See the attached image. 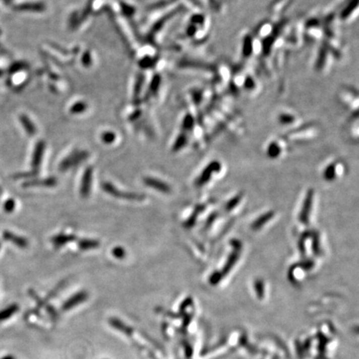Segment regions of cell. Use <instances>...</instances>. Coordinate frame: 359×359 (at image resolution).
I'll return each mask as SVG.
<instances>
[{
  "label": "cell",
  "mask_w": 359,
  "mask_h": 359,
  "mask_svg": "<svg viewBox=\"0 0 359 359\" xmlns=\"http://www.w3.org/2000/svg\"><path fill=\"white\" fill-rule=\"evenodd\" d=\"M102 188L105 192L110 196H113L115 198L124 199L128 201H143L145 199L144 195L138 194L135 192H126L117 189L115 186L111 184L110 182H103L102 184Z\"/></svg>",
  "instance_id": "obj_1"
},
{
  "label": "cell",
  "mask_w": 359,
  "mask_h": 359,
  "mask_svg": "<svg viewBox=\"0 0 359 359\" xmlns=\"http://www.w3.org/2000/svg\"><path fill=\"white\" fill-rule=\"evenodd\" d=\"M88 157V152L85 151H80V152H74L69 157L64 159L59 165V170L61 171H66V170L74 167L79 163H82L83 161Z\"/></svg>",
  "instance_id": "obj_2"
},
{
  "label": "cell",
  "mask_w": 359,
  "mask_h": 359,
  "mask_svg": "<svg viewBox=\"0 0 359 359\" xmlns=\"http://www.w3.org/2000/svg\"><path fill=\"white\" fill-rule=\"evenodd\" d=\"M92 181V168H87L83 173L82 182H81L80 194L83 198H87L91 192Z\"/></svg>",
  "instance_id": "obj_3"
},
{
  "label": "cell",
  "mask_w": 359,
  "mask_h": 359,
  "mask_svg": "<svg viewBox=\"0 0 359 359\" xmlns=\"http://www.w3.org/2000/svg\"><path fill=\"white\" fill-rule=\"evenodd\" d=\"M143 182L147 187H151L152 189L156 190V191L165 193V194L170 192V187L169 185L161 182L160 180L156 179V178L147 176V177L143 178Z\"/></svg>",
  "instance_id": "obj_4"
},
{
  "label": "cell",
  "mask_w": 359,
  "mask_h": 359,
  "mask_svg": "<svg viewBox=\"0 0 359 359\" xmlns=\"http://www.w3.org/2000/svg\"><path fill=\"white\" fill-rule=\"evenodd\" d=\"M88 293L85 291L78 292V293L72 296L71 298L64 303V305H63V310H65V311L71 310L73 308L76 307L77 305H80L82 303L86 301V300H88Z\"/></svg>",
  "instance_id": "obj_5"
},
{
  "label": "cell",
  "mask_w": 359,
  "mask_h": 359,
  "mask_svg": "<svg viewBox=\"0 0 359 359\" xmlns=\"http://www.w3.org/2000/svg\"><path fill=\"white\" fill-rule=\"evenodd\" d=\"M43 152H44V143L38 142V144L36 145L35 150L33 151V159H32V167L33 171L38 172L43 160Z\"/></svg>",
  "instance_id": "obj_6"
},
{
  "label": "cell",
  "mask_w": 359,
  "mask_h": 359,
  "mask_svg": "<svg viewBox=\"0 0 359 359\" xmlns=\"http://www.w3.org/2000/svg\"><path fill=\"white\" fill-rule=\"evenodd\" d=\"M4 239L5 241H10L11 243L15 244L17 247L20 249H25L29 246V241L25 239L24 237L19 236L17 234H13L10 231H5L4 234Z\"/></svg>",
  "instance_id": "obj_7"
},
{
  "label": "cell",
  "mask_w": 359,
  "mask_h": 359,
  "mask_svg": "<svg viewBox=\"0 0 359 359\" xmlns=\"http://www.w3.org/2000/svg\"><path fill=\"white\" fill-rule=\"evenodd\" d=\"M57 184V178L48 177L43 180H33L24 183V187H53Z\"/></svg>",
  "instance_id": "obj_8"
},
{
  "label": "cell",
  "mask_w": 359,
  "mask_h": 359,
  "mask_svg": "<svg viewBox=\"0 0 359 359\" xmlns=\"http://www.w3.org/2000/svg\"><path fill=\"white\" fill-rule=\"evenodd\" d=\"M77 237L74 234H59L55 235L51 239L53 246L57 248H59L62 246L76 241Z\"/></svg>",
  "instance_id": "obj_9"
},
{
  "label": "cell",
  "mask_w": 359,
  "mask_h": 359,
  "mask_svg": "<svg viewBox=\"0 0 359 359\" xmlns=\"http://www.w3.org/2000/svg\"><path fill=\"white\" fill-rule=\"evenodd\" d=\"M78 247L82 251H89L99 247L100 242L96 240L82 239L78 241Z\"/></svg>",
  "instance_id": "obj_10"
},
{
  "label": "cell",
  "mask_w": 359,
  "mask_h": 359,
  "mask_svg": "<svg viewBox=\"0 0 359 359\" xmlns=\"http://www.w3.org/2000/svg\"><path fill=\"white\" fill-rule=\"evenodd\" d=\"M19 310V307L17 305H10L7 309L0 311V322L5 321L6 319H10L14 314H16Z\"/></svg>",
  "instance_id": "obj_11"
},
{
  "label": "cell",
  "mask_w": 359,
  "mask_h": 359,
  "mask_svg": "<svg viewBox=\"0 0 359 359\" xmlns=\"http://www.w3.org/2000/svg\"><path fill=\"white\" fill-rule=\"evenodd\" d=\"M21 122L24 125V128H25V130L27 131V133H29V135H34L35 134V128L33 127V124L30 123V121L29 120L28 117L26 116H21Z\"/></svg>",
  "instance_id": "obj_12"
},
{
  "label": "cell",
  "mask_w": 359,
  "mask_h": 359,
  "mask_svg": "<svg viewBox=\"0 0 359 359\" xmlns=\"http://www.w3.org/2000/svg\"><path fill=\"white\" fill-rule=\"evenodd\" d=\"M111 254L113 255L114 257H116V259H123V258L126 256V251L123 247L121 246H117V247H115V248L111 251Z\"/></svg>",
  "instance_id": "obj_13"
},
{
  "label": "cell",
  "mask_w": 359,
  "mask_h": 359,
  "mask_svg": "<svg viewBox=\"0 0 359 359\" xmlns=\"http://www.w3.org/2000/svg\"><path fill=\"white\" fill-rule=\"evenodd\" d=\"M15 200H13V199H10V200H8V201H5V205H4V209H5V211H6V212H12L13 210H15Z\"/></svg>",
  "instance_id": "obj_14"
},
{
  "label": "cell",
  "mask_w": 359,
  "mask_h": 359,
  "mask_svg": "<svg viewBox=\"0 0 359 359\" xmlns=\"http://www.w3.org/2000/svg\"><path fill=\"white\" fill-rule=\"evenodd\" d=\"M102 139L106 143H110V142H113L114 141V135L111 134V133H108V134H105L103 137H102Z\"/></svg>",
  "instance_id": "obj_15"
},
{
  "label": "cell",
  "mask_w": 359,
  "mask_h": 359,
  "mask_svg": "<svg viewBox=\"0 0 359 359\" xmlns=\"http://www.w3.org/2000/svg\"><path fill=\"white\" fill-rule=\"evenodd\" d=\"M1 359H15V357H13V356H6V357H3Z\"/></svg>",
  "instance_id": "obj_16"
},
{
  "label": "cell",
  "mask_w": 359,
  "mask_h": 359,
  "mask_svg": "<svg viewBox=\"0 0 359 359\" xmlns=\"http://www.w3.org/2000/svg\"><path fill=\"white\" fill-rule=\"evenodd\" d=\"M3 72L2 70H0V76H2Z\"/></svg>",
  "instance_id": "obj_17"
},
{
  "label": "cell",
  "mask_w": 359,
  "mask_h": 359,
  "mask_svg": "<svg viewBox=\"0 0 359 359\" xmlns=\"http://www.w3.org/2000/svg\"><path fill=\"white\" fill-rule=\"evenodd\" d=\"M1 192H2V190H1V188H0V194H1Z\"/></svg>",
  "instance_id": "obj_18"
},
{
  "label": "cell",
  "mask_w": 359,
  "mask_h": 359,
  "mask_svg": "<svg viewBox=\"0 0 359 359\" xmlns=\"http://www.w3.org/2000/svg\"><path fill=\"white\" fill-rule=\"evenodd\" d=\"M0 249H1V245H0Z\"/></svg>",
  "instance_id": "obj_19"
}]
</instances>
